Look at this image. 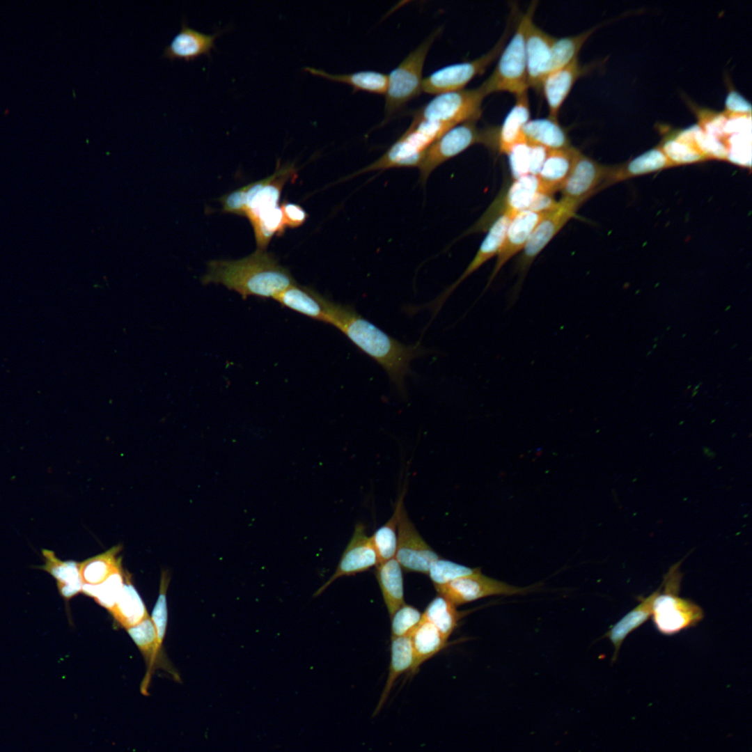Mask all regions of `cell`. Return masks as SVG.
<instances>
[{
  "mask_svg": "<svg viewBox=\"0 0 752 752\" xmlns=\"http://www.w3.org/2000/svg\"><path fill=\"white\" fill-rule=\"evenodd\" d=\"M751 120L744 117L733 118L727 122L723 127L727 132H750L751 128Z\"/></svg>",
  "mask_w": 752,
  "mask_h": 752,
  "instance_id": "cell-50",
  "label": "cell"
},
{
  "mask_svg": "<svg viewBox=\"0 0 752 752\" xmlns=\"http://www.w3.org/2000/svg\"><path fill=\"white\" fill-rule=\"evenodd\" d=\"M439 595L453 604L461 605L474 600L496 595H512L534 591L536 586L517 587L488 577L480 571L458 578L446 584L434 586Z\"/></svg>",
  "mask_w": 752,
  "mask_h": 752,
  "instance_id": "cell-11",
  "label": "cell"
},
{
  "mask_svg": "<svg viewBox=\"0 0 752 752\" xmlns=\"http://www.w3.org/2000/svg\"><path fill=\"white\" fill-rule=\"evenodd\" d=\"M452 126L413 119L406 132L378 159L357 171V175L394 167L419 166L427 148Z\"/></svg>",
  "mask_w": 752,
  "mask_h": 752,
  "instance_id": "cell-7",
  "label": "cell"
},
{
  "mask_svg": "<svg viewBox=\"0 0 752 752\" xmlns=\"http://www.w3.org/2000/svg\"><path fill=\"white\" fill-rule=\"evenodd\" d=\"M579 205L561 198L553 210L544 214L523 249L519 263L522 276L535 257L575 214Z\"/></svg>",
  "mask_w": 752,
  "mask_h": 752,
  "instance_id": "cell-13",
  "label": "cell"
},
{
  "mask_svg": "<svg viewBox=\"0 0 752 752\" xmlns=\"http://www.w3.org/2000/svg\"><path fill=\"white\" fill-rule=\"evenodd\" d=\"M515 214L508 210H505L489 229L474 258L461 276L435 300L421 308L432 310L433 313L432 319L453 291L471 274L477 270L495 254L498 253L504 241L508 225Z\"/></svg>",
  "mask_w": 752,
  "mask_h": 752,
  "instance_id": "cell-17",
  "label": "cell"
},
{
  "mask_svg": "<svg viewBox=\"0 0 752 752\" xmlns=\"http://www.w3.org/2000/svg\"><path fill=\"white\" fill-rule=\"evenodd\" d=\"M544 214L524 210L517 212L512 218L504 241L497 253L496 263L490 274L485 290L508 260L524 249L532 231Z\"/></svg>",
  "mask_w": 752,
  "mask_h": 752,
  "instance_id": "cell-18",
  "label": "cell"
},
{
  "mask_svg": "<svg viewBox=\"0 0 752 752\" xmlns=\"http://www.w3.org/2000/svg\"><path fill=\"white\" fill-rule=\"evenodd\" d=\"M395 558L402 568L428 574L438 554L428 545L411 522L403 504L399 512Z\"/></svg>",
  "mask_w": 752,
  "mask_h": 752,
  "instance_id": "cell-12",
  "label": "cell"
},
{
  "mask_svg": "<svg viewBox=\"0 0 752 752\" xmlns=\"http://www.w3.org/2000/svg\"><path fill=\"white\" fill-rule=\"evenodd\" d=\"M421 617L422 613L417 609L405 603L391 617V637L409 636Z\"/></svg>",
  "mask_w": 752,
  "mask_h": 752,
  "instance_id": "cell-40",
  "label": "cell"
},
{
  "mask_svg": "<svg viewBox=\"0 0 752 752\" xmlns=\"http://www.w3.org/2000/svg\"><path fill=\"white\" fill-rule=\"evenodd\" d=\"M614 174L611 169L578 152L571 171L561 187L562 198L579 205Z\"/></svg>",
  "mask_w": 752,
  "mask_h": 752,
  "instance_id": "cell-14",
  "label": "cell"
},
{
  "mask_svg": "<svg viewBox=\"0 0 752 752\" xmlns=\"http://www.w3.org/2000/svg\"><path fill=\"white\" fill-rule=\"evenodd\" d=\"M42 555L45 563L36 567L49 573L56 579L58 591L65 600L81 591L83 581L79 563L61 561L49 549H42Z\"/></svg>",
  "mask_w": 752,
  "mask_h": 752,
  "instance_id": "cell-23",
  "label": "cell"
},
{
  "mask_svg": "<svg viewBox=\"0 0 752 752\" xmlns=\"http://www.w3.org/2000/svg\"><path fill=\"white\" fill-rule=\"evenodd\" d=\"M530 117V106L526 92L516 97L515 103L499 127L497 148L500 153L507 154L515 144L526 142L523 129Z\"/></svg>",
  "mask_w": 752,
  "mask_h": 752,
  "instance_id": "cell-24",
  "label": "cell"
},
{
  "mask_svg": "<svg viewBox=\"0 0 752 752\" xmlns=\"http://www.w3.org/2000/svg\"><path fill=\"white\" fill-rule=\"evenodd\" d=\"M537 1H532L518 22L515 31L502 49L491 75L480 85L487 95L508 92L516 97L527 92L528 87L525 53V33L533 19Z\"/></svg>",
  "mask_w": 752,
  "mask_h": 752,
  "instance_id": "cell-4",
  "label": "cell"
},
{
  "mask_svg": "<svg viewBox=\"0 0 752 752\" xmlns=\"http://www.w3.org/2000/svg\"><path fill=\"white\" fill-rule=\"evenodd\" d=\"M668 161L659 150H650L634 159L627 166V175L634 176L656 171L668 166Z\"/></svg>",
  "mask_w": 752,
  "mask_h": 752,
  "instance_id": "cell-41",
  "label": "cell"
},
{
  "mask_svg": "<svg viewBox=\"0 0 752 752\" xmlns=\"http://www.w3.org/2000/svg\"><path fill=\"white\" fill-rule=\"evenodd\" d=\"M661 585L647 597H641L639 604L613 625L604 636L609 639L614 648L612 661L617 659L622 642L634 630L643 624L652 613V604L660 592Z\"/></svg>",
  "mask_w": 752,
  "mask_h": 752,
  "instance_id": "cell-26",
  "label": "cell"
},
{
  "mask_svg": "<svg viewBox=\"0 0 752 752\" xmlns=\"http://www.w3.org/2000/svg\"><path fill=\"white\" fill-rule=\"evenodd\" d=\"M539 191V181L535 175H526L515 180L508 189L504 210H508L513 214L528 210Z\"/></svg>",
  "mask_w": 752,
  "mask_h": 752,
  "instance_id": "cell-35",
  "label": "cell"
},
{
  "mask_svg": "<svg viewBox=\"0 0 752 752\" xmlns=\"http://www.w3.org/2000/svg\"><path fill=\"white\" fill-rule=\"evenodd\" d=\"M585 71L586 67L580 64L579 57H577L565 66L546 77L541 90L548 106L549 118L558 120L562 104L575 82Z\"/></svg>",
  "mask_w": 752,
  "mask_h": 752,
  "instance_id": "cell-20",
  "label": "cell"
},
{
  "mask_svg": "<svg viewBox=\"0 0 752 752\" xmlns=\"http://www.w3.org/2000/svg\"><path fill=\"white\" fill-rule=\"evenodd\" d=\"M509 35L508 26L494 46L485 54L469 61L444 66L423 78L422 92L438 95L464 89L476 76L482 75L499 56Z\"/></svg>",
  "mask_w": 752,
  "mask_h": 752,
  "instance_id": "cell-10",
  "label": "cell"
},
{
  "mask_svg": "<svg viewBox=\"0 0 752 752\" xmlns=\"http://www.w3.org/2000/svg\"><path fill=\"white\" fill-rule=\"evenodd\" d=\"M523 134L528 144L540 146L548 150L571 146L565 130L558 120L549 117L530 119L524 127Z\"/></svg>",
  "mask_w": 752,
  "mask_h": 752,
  "instance_id": "cell-25",
  "label": "cell"
},
{
  "mask_svg": "<svg viewBox=\"0 0 752 752\" xmlns=\"http://www.w3.org/2000/svg\"><path fill=\"white\" fill-rule=\"evenodd\" d=\"M422 618L432 624L447 641L457 627L460 613L454 604L438 595L429 603Z\"/></svg>",
  "mask_w": 752,
  "mask_h": 752,
  "instance_id": "cell-34",
  "label": "cell"
},
{
  "mask_svg": "<svg viewBox=\"0 0 752 752\" xmlns=\"http://www.w3.org/2000/svg\"><path fill=\"white\" fill-rule=\"evenodd\" d=\"M593 31V29H590L574 36L556 38L551 49L549 75L562 68L578 57L580 49Z\"/></svg>",
  "mask_w": 752,
  "mask_h": 752,
  "instance_id": "cell-37",
  "label": "cell"
},
{
  "mask_svg": "<svg viewBox=\"0 0 752 752\" xmlns=\"http://www.w3.org/2000/svg\"><path fill=\"white\" fill-rule=\"evenodd\" d=\"M127 632L143 654L148 665V673L160 651L156 630L151 618L148 616L139 623L127 629Z\"/></svg>",
  "mask_w": 752,
  "mask_h": 752,
  "instance_id": "cell-38",
  "label": "cell"
},
{
  "mask_svg": "<svg viewBox=\"0 0 752 752\" xmlns=\"http://www.w3.org/2000/svg\"><path fill=\"white\" fill-rule=\"evenodd\" d=\"M413 661V650L409 636L391 637L389 673L381 697L373 712V716L379 714L382 710L398 677L409 670L411 671Z\"/></svg>",
  "mask_w": 752,
  "mask_h": 752,
  "instance_id": "cell-28",
  "label": "cell"
},
{
  "mask_svg": "<svg viewBox=\"0 0 752 752\" xmlns=\"http://www.w3.org/2000/svg\"><path fill=\"white\" fill-rule=\"evenodd\" d=\"M530 145V175L538 176L546 159L548 150L537 145Z\"/></svg>",
  "mask_w": 752,
  "mask_h": 752,
  "instance_id": "cell-48",
  "label": "cell"
},
{
  "mask_svg": "<svg viewBox=\"0 0 752 752\" xmlns=\"http://www.w3.org/2000/svg\"><path fill=\"white\" fill-rule=\"evenodd\" d=\"M677 563L664 576L662 593L655 597L652 617L661 634L672 635L696 625L703 618V609L690 600L678 596L682 574Z\"/></svg>",
  "mask_w": 752,
  "mask_h": 752,
  "instance_id": "cell-6",
  "label": "cell"
},
{
  "mask_svg": "<svg viewBox=\"0 0 752 752\" xmlns=\"http://www.w3.org/2000/svg\"><path fill=\"white\" fill-rule=\"evenodd\" d=\"M579 151L572 146L565 149L548 150L537 176L540 191L552 194L561 189L571 171Z\"/></svg>",
  "mask_w": 752,
  "mask_h": 752,
  "instance_id": "cell-22",
  "label": "cell"
},
{
  "mask_svg": "<svg viewBox=\"0 0 752 752\" xmlns=\"http://www.w3.org/2000/svg\"><path fill=\"white\" fill-rule=\"evenodd\" d=\"M376 578L390 617L405 604L402 567L393 558L376 565Z\"/></svg>",
  "mask_w": 752,
  "mask_h": 752,
  "instance_id": "cell-27",
  "label": "cell"
},
{
  "mask_svg": "<svg viewBox=\"0 0 752 752\" xmlns=\"http://www.w3.org/2000/svg\"><path fill=\"white\" fill-rule=\"evenodd\" d=\"M443 30L442 26L434 30L387 75L384 119L382 125L422 93V74L425 59L432 44Z\"/></svg>",
  "mask_w": 752,
  "mask_h": 752,
  "instance_id": "cell-5",
  "label": "cell"
},
{
  "mask_svg": "<svg viewBox=\"0 0 752 752\" xmlns=\"http://www.w3.org/2000/svg\"><path fill=\"white\" fill-rule=\"evenodd\" d=\"M121 549L120 545L114 546L104 553L79 563L83 583L98 584L114 572L122 569L121 558L118 556Z\"/></svg>",
  "mask_w": 752,
  "mask_h": 752,
  "instance_id": "cell-32",
  "label": "cell"
},
{
  "mask_svg": "<svg viewBox=\"0 0 752 752\" xmlns=\"http://www.w3.org/2000/svg\"><path fill=\"white\" fill-rule=\"evenodd\" d=\"M726 105L729 110L733 111L750 112L751 111V104L735 91L728 94L726 100Z\"/></svg>",
  "mask_w": 752,
  "mask_h": 752,
  "instance_id": "cell-49",
  "label": "cell"
},
{
  "mask_svg": "<svg viewBox=\"0 0 752 752\" xmlns=\"http://www.w3.org/2000/svg\"><path fill=\"white\" fill-rule=\"evenodd\" d=\"M696 141L699 148L706 153L717 157H725L727 155L723 145L712 135L703 134L700 132Z\"/></svg>",
  "mask_w": 752,
  "mask_h": 752,
  "instance_id": "cell-46",
  "label": "cell"
},
{
  "mask_svg": "<svg viewBox=\"0 0 752 752\" xmlns=\"http://www.w3.org/2000/svg\"><path fill=\"white\" fill-rule=\"evenodd\" d=\"M169 579L168 574L163 573L161 579L159 593L151 615V620L156 630L159 649L161 650L167 625L166 590Z\"/></svg>",
  "mask_w": 752,
  "mask_h": 752,
  "instance_id": "cell-42",
  "label": "cell"
},
{
  "mask_svg": "<svg viewBox=\"0 0 752 752\" xmlns=\"http://www.w3.org/2000/svg\"><path fill=\"white\" fill-rule=\"evenodd\" d=\"M123 568L114 572L104 581L95 584L83 583L81 592L92 597L101 606L110 611L120 595L125 584Z\"/></svg>",
  "mask_w": 752,
  "mask_h": 752,
  "instance_id": "cell-36",
  "label": "cell"
},
{
  "mask_svg": "<svg viewBox=\"0 0 752 752\" xmlns=\"http://www.w3.org/2000/svg\"><path fill=\"white\" fill-rule=\"evenodd\" d=\"M287 228H294L303 224L307 218L306 211L299 205L283 203L281 205Z\"/></svg>",
  "mask_w": 752,
  "mask_h": 752,
  "instance_id": "cell-45",
  "label": "cell"
},
{
  "mask_svg": "<svg viewBox=\"0 0 752 752\" xmlns=\"http://www.w3.org/2000/svg\"><path fill=\"white\" fill-rule=\"evenodd\" d=\"M377 565V556L370 538L366 535L364 526L362 524H358L355 526L353 535L340 558L336 571L315 590L313 597H319L338 578L354 575Z\"/></svg>",
  "mask_w": 752,
  "mask_h": 752,
  "instance_id": "cell-15",
  "label": "cell"
},
{
  "mask_svg": "<svg viewBox=\"0 0 752 752\" xmlns=\"http://www.w3.org/2000/svg\"><path fill=\"white\" fill-rule=\"evenodd\" d=\"M202 280L205 284H222L244 299L249 296L274 298L296 283L288 268L262 249L238 260L210 261Z\"/></svg>",
  "mask_w": 752,
  "mask_h": 752,
  "instance_id": "cell-3",
  "label": "cell"
},
{
  "mask_svg": "<svg viewBox=\"0 0 752 752\" xmlns=\"http://www.w3.org/2000/svg\"><path fill=\"white\" fill-rule=\"evenodd\" d=\"M510 169L515 180L530 175V145L522 142L513 146L506 154Z\"/></svg>",
  "mask_w": 752,
  "mask_h": 752,
  "instance_id": "cell-43",
  "label": "cell"
},
{
  "mask_svg": "<svg viewBox=\"0 0 752 752\" xmlns=\"http://www.w3.org/2000/svg\"><path fill=\"white\" fill-rule=\"evenodd\" d=\"M476 121L467 120L451 127L427 148L418 166L422 183L439 165L472 145L482 143L490 148L496 144L497 127L479 129Z\"/></svg>",
  "mask_w": 752,
  "mask_h": 752,
  "instance_id": "cell-8",
  "label": "cell"
},
{
  "mask_svg": "<svg viewBox=\"0 0 752 752\" xmlns=\"http://www.w3.org/2000/svg\"><path fill=\"white\" fill-rule=\"evenodd\" d=\"M557 203L558 202L554 199L551 194L539 191L535 195L528 210L538 213H546L555 208Z\"/></svg>",
  "mask_w": 752,
  "mask_h": 752,
  "instance_id": "cell-47",
  "label": "cell"
},
{
  "mask_svg": "<svg viewBox=\"0 0 752 752\" xmlns=\"http://www.w3.org/2000/svg\"><path fill=\"white\" fill-rule=\"evenodd\" d=\"M304 70L333 81L347 84L355 91L384 95L387 88V75L379 72L363 70L349 74L332 75L311 67H306Z\"/></svg>",
  "mask_w": 752,
  "mask_h": 752,
  "instance_id": "cell-31",
  "label": "cell"
},
{
  "mask_svg": "<svg viewBox=\"0 0 752 752\" xmlns=\"http://www.w3.org/2000/svg\"><path fill=\"white\" fill-rule=\"evenodd\" d=\"M556 38L536 26L533 19L525 33V53L528 87L536 91L549 73L551 49Z\"/></svg>",
  "mask_w": 752,
  "mask_h": 752,
  "instance_id": "cell-16",
  "label": "cell"
},
{
  "mask_svg": "<svg viewBox=\"0 0 752 752\" xmlns=\"http://www.w3.org/2000/svg\"><path fill=\"white\" fill-rule=\"evenodd\" d=\"M118 599L109 611L116 621L126 629L149 616L146 606L127 575Z\"/></svg>",
  "mask_w": 752,
  "mask_h": 752,
  "instance_id": "cell-30",
  "label": "cell"
},
{
  "mask_svg": "<svg viewBox=\"0 0 752 752\" xmlns=\"http://www.w3.org/2000/svg\"><path fill=\"white\" fill-rule=\"evenodd\" d=\"M217 31L207 35L188 26L185 18L181 22V29L164 49L163 57L169 60L175 58L193 61L202 54L210 56L215 48L214 40L221 34Z\"/></svg>",
  "mask_w": 752,
  "mask_h": 752,
  "instance_id": "cell-19",
  "label": "cell"
},
{
  "mask_svg": "<svg viewBox=\"0 0 752 752\" xmlns=\"http://www.w3.org/2000/svg\"><path fill=\"white\" fill-rule=\"evenodd\" d=\"M403 497V494L400 496L394 513L388 522L370 537L376 553L377 565L395 558L398 538L396 530Z\"/></svg>",
  "mask_w": 752,
  "mask_h": 752,
  "instance_id": "cell-33",
  "label": "cell"
},
{
  "mask_svg": "<svg viewBox=\"0 0 752 752\" xmlns=\"http://www.w3.org/2000/svg\"><path fill=\"white\" fill-rule=\"evenodd\" d=\"M485 96L480 86L438 94L414 113V119L451 126L467 120H478L482 113V103Z\"/></svg>",
  "mask_w": 752,
  "mask_h": 752,
  "instance_id": "cell-9",
  "label": "cell"
},
{
  "mask_svg": "<svg viewBox=\"0 0 752 752\" xmlns=\"http://www.w3.org/2000/svg\"><path fill=\"white\" fill-rule=\"evenodd\" d=\"M294 164L276 168L264 179L237 189L220 198L226 212L246 217L254 232L258 249L265 250L272 238L282 235L287 228L284 213L279 205L283 188L295 178Z\"/></svg>",
  "mask_w": 752,
  "mask_h": 752,
  "instance_id": "cell-2",
  "label": "cell"
},
{
  "mask_svg": "<svg viewBox=\"0 0 752 752\" xmlns=\"http://www.w3.org/2000/svg\"><path fill=\"white\" fill-rule=\"evenodd\" d=\"M409 637L414 658L411 672L417 671L423 662L443 649L447 641L432 624L422 617Z\"/></svg>",
  "mask_w": 752,
  "mask_h": 752,
  "instance_id": "cell-29",
  "label": "cell"
},
{
  "mask_svg": "<svg viewBox=\"0 0 752 752\" xmlns=\"http://www.w3.org/2000/svg\"><path fill=\"white\" fill-rule=\"evenodd\" d=\"M328 324L343 333L359 350L377 362L402 395H406L405 377L412 374L411 361L430 351L419 342L405 345L389 336L359 315L350 305L334 302L326 297Z\"/></svg>",
  "mask_w": 752,
  "mask_h": 752,
  "instance_id": "cell-1",
  "label": "cell"
},
{
  "mask_svg": "<svg viewBox=\"0 0 752 752\" xmlns=\"http://www.w3.org/2000/svg\"><path fill=\"white\" fill-rule=\"evenodd\" d=\"M325 298L315 290L295 283L274 299L284 307L312 319L328 323Z\"/></svg>",
  "mask_w": 752,
  "mask_h": 752,
  "instance_id": "cell-21",
  "label": "cell"
},
{
  "mask_svg": "<svg viewBox=\"0 0 752 752\" xmlns=\"http://www.w3.org/2000/svg\"><path fill=\"white\" fill-rule=\"evenodd\" d=\"M480 571V568L469 567L455 562L438 558L431 564L428 574L434 586L446 584L460 577Z\"/></svg>",
  "mask_w": 752,
  "mask_h": 752,
  "instance_id": "cell-39",
  "label": "cell"
},
{
  "mask_svg": "<svg viewBox=\"0 0 752 752\" xmlns=\"http://www.w3.org/2000/svg\"><path fill=\"white\" fill-rule=\"evenodd\" d=\"M664 149L666 155L672 161L677 163H690L702 158L699 152L683 141H668L665 143Z\"/></svg>",
  "mask_w": 752,
  "mask_h": 752,
  "instance_id": "cell-44",
  "label": "cell"
}]
</instances>
